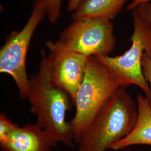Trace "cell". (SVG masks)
Masks as SVG:
<instances>
[{"label": "cell", "instance_id": "1", "mask_svg": "<svg viewBox=\"0 0 151 151\" xmlns=\"http://www.w3.org/2000/svg\"><path fill=\"white\" fill-rule=\"evenodd\" d=\"M41 58L39 71L30 78L27 99L31 104V111L37 117L36 124L47 133L55 145L62 143L73 148V130L70 122L66 120V114L73 101L66 92L51 82L44 49L41 50Z\"/></svg>", "mask_w": 151, "mask_h": 151}, {"label": "cell", "instance_id": "2", "mask_svg": "<svg viewBox=\"0 0 151 151\" xmlns=\"http://www.w3.org/2000/svg\"><path fill=\"white\" fill-rule=\"evenodd\" d=\"M137 105L126 87H121L105 103L78 142V151H106L133 129Z\"/></svg>", "mask_w": 151, "mask_h": 151}, {"label": "cell", "instance_id": "3", "mask_svg": "<svg viewBox=\"0 0 151 151\" xmlns=\"http://www.w3.org/2000/svg\"><path fill=\"white\" fill-rule=\"evenodd\" d=\"M131 85L95 57L88 58L85 77L73 103L75 114L70 122L76 142L78 143L92 120L109 98L120 88Z\"/></svg>", "mask_w": 151, "mask_h": 151}, {"label": "cell", "instance_id": "4", "mask_svg": "<svg viewBox=\"0 0 151 151\" xmlns=\"http://www.w3.org/2000/svg\"><path fill=\"white\" fill-rule=\"evenodd\" d=\"M47 14L45 0H34L32 12L25 25L20 31L9 35L0 49V72L12 78L22 100L27 99L30 88L26 68L30 44L35 29Z\"/></svg>", "mask_w": 151, "mask_h": 151}, {"label": "cell", "instance_id": "5", "mask_svg": "<svg viewBox=\"0 0 151 151\" xmlns=\"http://www.w3.org/2000/svg\"><path fill=\"white\" fill-rule=\"evenodd\" d=\"M132 16L133 32L129 48L121 55L95 58L117 75L139 87L149 100L151 89L143 73L142 60L145 52L151 58V23L142 16L137 9L132 10Z\"/></svg>", "mask_w": 151, "mask_h": 151}, {"label": "cell", "instance_id": "6", "mask_svg": "<svg viewBox=\"0 0 151 151\" xmlns=\"http://www.w3.org/2000/svg\"><path fill=\"white\" fill-rule=\"evenodd\" d=\"M58 42L67 50L96 57L109 55L116 41L111 20L83 19L73 20L60 33Z\"/></svg>", "mask_w": 151, "mask_h": 151}, {"label": "cell", "instance_id": "7", "mask_svg": "<svg viewBox=\"0 0 151 151\" xmlns=\"http://www.w3.org/2000/svg\"><path fill=\"white\" fill-rule=\"evenodd\" d=\"M47 55L50 80L55 86L66 92L74 103L83 81L88 58L86 55L64 48L58 41H48Z\"/></svg>", "mask_w": 151, "mask_h": 151}, {"label": "cell", "instance_id": "8", "mask_svg": "<svg viewBox=\"0 0 151 151\" xmlns=\"http://www.w3.org/2000/svg\"><path fill=\"white\" fill-rule=\"evenodd\" d=\"M55 146L47 133L36 124L19 127L0 141L2 151H50Z\"/></svg>", "mask_w": 151, "mask_h": 151}, {"label": "cell", "instance_id": "9", "mask_svg": "<svg viewBox=\"0 0 151 151\" xmlns=\"http://www.w3.org/2000/svg\"><path fill=\"white\" fill-rule=\"evenodd\" d=\"M138 116L129 133L114 143L110 149L120 150L134 145L151 146V107L148 99L141 94L137 97Z\"/></svg>", "mask_w": 151, "mask_h": 151}, {"label": "cell", "instance_id": "10", "mask_svg": "<svg viewBox=\"0 0 151 151\" xmlns=\"http://www.w3.org/2000/svg\"><path fill=\"white\" fill-rule=\"evenodd\" d=\"M128 0H82L73 12L72 19H104L111 20Z\"/></svg>", "mask_w": 151, "mask_h": 151}, {"label": "cell", "instance_id": "11", "mask_svg": "<svg viewBox=\"0 0 151 151\" xmlns=\"http://www.w3.org/2000/svg\"><path fill=\"white\" fill-rule=\"evenodd\" d=\"M19 125L12 123L3 113L0 114V141L5 139L15 132Z\"/></svg>", "mask_w": 151, "mask_h": 151}, {"label": "cell", "instance_id": "12", "mask_svg": "<svg viewBox=\"0 0 151 151\" xmlns=\"http://www.w3.org/2000/svg\"><path fill=\"white\" fill-rule=\"evenodd\" d=\"M62 0H45L47 4V16L50 22H57L60 15Z\"/></svg>", "mask_w": 151, "mask_h": 151}, {"label": "cell", "instance_id": "13", "mask_svg": "<svg viewBox=\"0 0 151 151\" xmlns=\"http://www.w3.org/2000/svg\"><path fill=\"white\" fill-rule=\"evenodd\" d=\"M142 68L144 77L148 83L151 89V95L149 99V103L151 107V58L146 52L143 55L142 60Z\"/></svg>", "mask_w": 151, "mask_h": 151}, {"label": "cell", "instance_id": "14", "mask_svg": "<svg viewBox=\"0 0 151 151\" xmlns=\"http://www.w3.org/2000/svg\"><path fill=\"white\" fill-rule=\"evenodd\" d=\"M135 9H137L142 16L151 23V4L150 2L142 4Z\"/></svg>", "mask_w": 151, "mask_h": 151}, {"label": "cell", "instance_id": "15", "mask_svg": "<svg viewBox=\"0 0 151 151\" xmlns=\"http://www.w3.org/2000/svg\"><path fill=\"white\" fill-rule=\"evenodd\" d=\"M151 0H133L129 5L128 6L127 10H133L137 8L139 5L144 3L150 2Z\"/></svg>", "mask_w": 151, "mask_h": 151}, {"label": "cell", "instance_id": "16", "mask_svg": "<svg viewBox=\"0 0 151 151\" xmlns=\"http://www.w3.org/2000/svg\"><path fill=\"white\" fill-rule=\"evenodd\" d=\"M82 0H69L68 6H67V10L69 12H73L80 5Z\"/></svg>", "mask_w": 151, "mask_h": 151}, {"label": "cell", "instance_id": "17", "mask_svg": "<svg viewBox=\"0 0 151 151\" xmlns=\"http://www.w3.org/2000/svg\"><path fill=\"white\" fill-rule=\"evenodd\" d=\"M123 151H130V150H124Z\"/></svg>", "mask_w": 151, "mask_h": 151}]
</instances>
